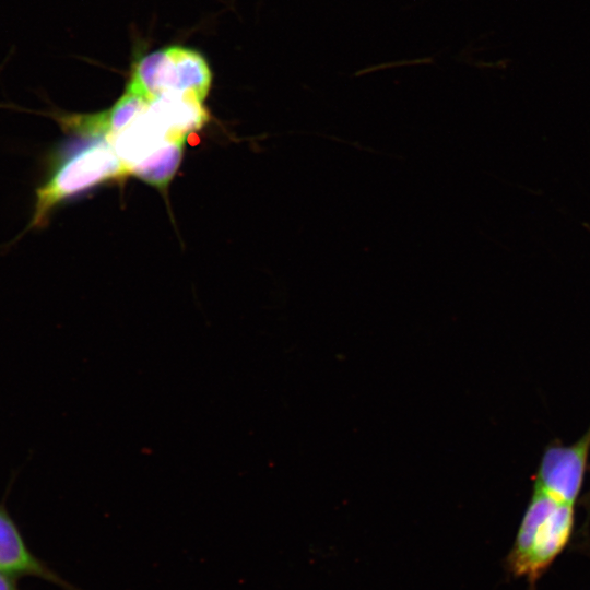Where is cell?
<instances>
[{
    "label": "cell",
    "mask_w": 590,
    "mask_h": 590,
    "mask_svg": "<svg viewBox=\"0 0 590 590\" xmlns=\"http://www.w3.org/2000/svg\"><path fill=\"white\" fill-rule=\"evenodd\" d=\"M149 102L126 88L125 94L110 109L102 111L106 138L109 141L114 139L148 107Z\"/></svg>",
    "instance_id": "8"
},
{
    "label": "cell",
    "mask_w": 590,
    "mask_h": 590,
    "mask_svg": "<svg viewBox=\"0 0 590 590\" xmlns=\"http://www.w3.org/2000/svg\"><path fill=\"white\" fill-rule=\"evenodd\" d=\"M590 455V427L571 445H548L538 468L534 488L560 503L578 500Z\"/></svg>",
    "instance_id": "4"
},
{
    "label": "cell",
    "mask_w": 590,
    "mask_h": 590,
    "mask_svg": "<svg viewBox=\"0 0 590 590\" xmlns=\"http://www.w3.org/2000/svg\"><path fill=\"white\" fill-rule=\"evenodd\" d=\"M148 110L168 133L177 138H186L209 120L203 102L191 95H161L149 102Z\"/></svg>",
    "instance_id": "6"
},
{
    "label": "cell",
    "mask_w": 590,
    "mask_h": 590,
    "mask_svg": "<svg viewBox=\"0 0 590 590\" xmlns=\"http://www.w3.org/2000/svg\"><path fill=\"white\" fill-rule=\"evenodd\" d=\"M0 573L14 579L37 578L63 590H83L33 553L7 507V496L0 502Z\"/></svg>",
    "instance_id": "5"
},
{
    "label": "cell",
    "mask_w": 590,
    "mask_h": 590,
    "mask_svg": "<svg viewBox=\"0 0 590 590\" xmlns=\"http://www.w3.org/2000/svg\"><path fill=\"white\" fill-rule=\"evenodd\" d=\"M185 140H168L146 158L133 165L129 169V175L158 189H165L179 167Z\"/></svg>",
    "instance_id": "7"
},
{
    "label": "cell",
    "mask_w": 590,
    "mask_h": 590,
    "mask_svg": "<svg viewBox=\"0 0 590 590\" xmlns=\"http://www.w3.org/2000/svg\"><path fill=\"white\" fill-rule=\"evenodd\" d=\"M0 590H21L16 579L0 573Z\"/></svg>",
    "instance_id": "9"
},
{
    "label": "cell",
    "mask_w": 590,
    "mask_h": 590,
    "mask_svg": "<svg viewBox=\"0 0 590 590\" xmlns=\"http://www.w3.org/2000/svg\"><path fill=\"white\" fill-rule=\"evenodd\" d=\"M583 502L586 507L590 509V492L585 496Z\"/></svg>",
    "instance_id": "10"
},
{
    "label": "cell",
    "mask_w": 590,
    "mask_h": 590,
    "mask_svg": "<svg viewBox=\"0 0 590 590\" xmlns=\"http://www.w3.org/2000/svg\"><path fill=\"white\" fill-rule=\"evenodd\" d=\"M126 176L127 170L106 137L71 134L70 141L51 157L47 177L35 190L30 228L46 226L51 213L67 200Z\"/></svg>",
    "instance_id": "1"
},
{
    "label": "cell",
    "mask_w": 590,
    "mask_h": 590,
    "mask_svg": "<svg viewBox=\"0 0 590 590\" xmlns=\"http://www.w3.org/2000/svg\"><path fill=\"white\" fill-rule=\"evenodd\" d=\"M574 526V505L555 500L533 488L515 542L505 560L509 574L524 579L528 587L534 589L569 544Z\"/></svg>",
    "instance_id": "2"
},
{
    "label": "cell",
    "mask_w": 590,
    "mask_h": 590,
    "mask_svg": "<svg viewBox=\"0 0 590 590\" xmlns=\"http://www.w3.org/2000/svg\"><path fill=\"white\" fill-rule=\"evenodd\" d=\"M211 82L210 68L199 52L173 46L138 60L127 90L149 101L164 94H184L204 102Z\"/></svg>",
    "instance_id": "3"
}]
</instances>
